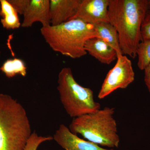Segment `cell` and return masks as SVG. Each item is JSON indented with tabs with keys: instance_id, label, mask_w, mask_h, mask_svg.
Instances as JSON below:
<instances>
[{
	"instance_id": "cell-10",
	"label": "cell",
	"mask_w": 150,
	"mask_h": 150,
	"mask_svg": "<svg viewBox=\"0 0 150 150\" xmlns=\"http://www.w3.org/2000/svg\"><path fill=\"white\" fill-rule=\"evenodd\" d=\"M81 0H50L51 25H59L76 14Z\"/></svg>"
},
{
	"instance_id": "cell-12",
	"label": "cell",
	"mask_w": 150,
	"mask_h": 150,
	"mask_svg": "<svg viewBox=\"0 0 150 150\" xmlns=\"http://www.w3.org/2000/svg\"><path fill=\"white\" fill-rule=\"evenodd\" d=\"M97 38L102 39L114 48L118 56L123 55L119 45L118 33L115 28L109 22L93 25Z\"/></svg>"
},
{
	"instance_id": "cell-20",
	"label": "cell",
	"mask_w": 150,
	"mask_h": 150,
	"mask_svg": "<svg viewBox=\"0 0 150 150\" xmlns=\"http://www.w3.org/2000/svg\"><path fill=\"white\" fill-rule=\"evenodd\" d=\"M148 5H149V8H150V0L148 1Z\"/></svg>"
},
{
	"instance_id": "cell-6",
	"label": "cell",
	"mask_w": 150,
	"mask_h": 150,
	"mask_svg": "<svg viewBox=\"0 0 150 150\" xmlns=\"http://www.w3.org/2000/svg\"><path fill=\"white\" fill-rule=\"evenodd\" d=\"M135 73L131 60L126 56L117 57L114 67L108 73L98 93V98L103 99L118 89H125L134 81Z\"/></svg>"
},
{
	"instance_id": "cell-16",
	"label": "cell",
	"mask_w": 150,
	"mask_h": 150,
	"mask_svg": "<svg viewBox=\"0 0 150 150\" xmlns=\"http://www.w3.org/2000/svg\"><path fill=\"white\" fill-rule=\"evenodd\" d=\"M53 137L51 136H39L35 132L31 134L23 150H37L38 146L43 142L51 141Z\"/></svg>"
},
{
	"instance_id": "cell-18",
	"label": "cell",
	"mask_w": 150,
	"mask_h": 150,
	"mask_svg": "<svg viewBox=\"0 0 150 150\" xmlns=\"http://www.w3.org/2000/svg\"><path fill=\"white\" fill-rule=\"evenodd\" d=\"M8 1L18 14L23 15L30 2V0H8Z\"/></svg>"
},
{
	"instance_id": "cell-14",
	"label": "cell",
	"mask_w": 150,
	"mask_h": 150,
	"mask_svg": "<svg viewBox=\"0 0 150 150\" xmlns=\"http://www.w3.org/2000/svg\"><path fill=\"white\" fill-rule=\"evenodd\" d=\"M27 70L24 61L18 58L7 59L0 67V71L8 78L13 77L17 75L25 77Z\"/></svg>"
},
{
	"instance_id": "cell-8",
	"label": "cell",
	"mask_w": 150,
	"mask_h": 150,
	"mask_svg": "<svg viewBox=\"0 0 150 150\" xmlns=\"http://www.w3.org/2000/svg\"><path fill=\"white\" fill-rule=\"evenodd\" d=\"M53 139L65 150H114L103 149L96 144L81 139L64 124L60 125L53 136Z\"/></svg>"
},
{
	"instance_id": "cell-13",
	"label": "cell",
	"mask_w": 150,
	"mask_h": 150,
	"mask_svg": "<svg viewBox=\"0 0 150 150\" xmlns=\"http://www.w3.org/2000/svg\"><path fill=\"white\" fill-rule=\"evenodd\" d=\"M18 14L8 0H0L1 22L4 28L15 29L21 26Z\"/></svg>"
},
{
	"instance_id": "cell-7",
	"label": "cell",
	"mask_w": 150,
	"mask_h": 150,
	"mask_svg": "<svg viewBox=\"0 0 150 150\" xmlns=\"http://www.w3.org/2000/svg\"><path fill=\"white\" fill-rule=\"evenodd\" d=\"M110 0H81L76 14L71 19H78L91 25L109 22Z\"/></svg>"
},
{
	"instance_id": "cell-1",
	"label": "cell",
	"mask_w": 150,
	"mask_h": 150,
	"mask_svg": "<svg viewBox=\"0 0 150 150\" xmlns=\"http://www.w3.org/2000/svg\"><path fill=\"white\" fill-rule=\"evenodd\" d=\"M149 9L148 0H110L109 23L118 33L123 55L135 59L137 48L143 41L142 26Z\"/></svg>"
},
{
	"instance_id": "cell-21",
	"label": "cell",
	"mask_w": 150,
	"mask_h": 150,
	"mask_svg": "<svg viewBox=\"0 0 150 150\" xmlns=\"http://www.w3.org/2000/svg\"><path fill=\"white\" fill-rule=\"evenodd\" d=\"M0 53H1V52H0Z\"/></svg>"
},
{
	"instance_id": "cell-4",
	"label": "cell",
	"mask_w": 150,
	"mask_h": 150,
	"mask_svg": "<svg viewBox=\"0 0 150 150\" xmlns=\"http://www.w3.org/2000/svg\"><path fill=\"white\" fill-rule=\"evenodd\" d=\"M114 108L105 107L96 112L73 118L69 129L85 139L108 148L118 147L120 138L113 114Z\"/></svg>"
},
{
	"instance_id": "cell-3",
	"label": "cell",
	"mask_w": 150,
	"mask_h": 150,
	"mask_svg": "<svg viewBox=\"0 0 150 150\" xmlns=\"http://www.w3.org/2000/svg\"><path fill=\"white\" fill-rule=\"evenodd\" d=\"M23 106L9 95L0 93V150H23L31 135Z\"/></svg>"
},
{
	"instance_id": "cell-5",
	"label": "cell",
	"mask_w": 150,
	"mask_h": 150,
	"mask_svg": "<svg viewBox=\"0 0 150 150\" xmlns=\"http://www.w3.org/2000/svg\"><path fill=\"white\" fill-rule=\"evenodd\" d=\"M58 84L60 100L71 118L94 113L100 109V104L95 100L93 91L78 83L71 68L65 67L59 72Z\"/></svg>"
},
{
	"instance_id": "cell-2",
	"label": "cell",
	"mask_w": 150,
	"mask_h": 150,
	"mask_svg": "<svg viewBox=\"0 0 150 150\" xmlns=\"http://www.w3.org/2000/svg\"><path fill=\"white\" fill-rule=\"evenodd\" d=\"M40 33L53 51L74 59L85 56L86 42L97 37L92 25L78 19L59 25L42 26Z\"/></svg>"
},
{
	"instance_id": "cell-19",
	"label": "cell",
	"mask_w": 150,
	"mask_h": 150,
	"mask_svg": "<svg viewBox=\"0 0 150 150\" xmlns=\"http://www.w3.org/2000/svg\"><path fill=\"white\" fill-rule=\"evenodd\" d=\"M144 71L145 84L150 93V64Z\"/></svg>"
},
{
	"instance_id": "cell-11",
	"label": "cell",
	"mask_w": 150,
	"mask_h": 150,
	"mask_svg": "<svg viewBox=\"0 0 150 150\" xmlns=\"http://www.w3.org/2000/svg\"><path fill=\"white\" fill-rule=\"evenodd\" d=\"M85 48L87 53L102 64H109L117 59V52L115 49L98 38L88 39Z\"/></svg>"
},
{
	"instance_id": "cell-9",
	"label": "cell",
	"mask_w": 150,
	"mask_h": 150,
	"mask_svg": "<svg viewBox=\"0 0 150 150\" xmlns=\"http://www.w3.org/2000/svg\"><path fill=\"white\" fill-rule=\"evenodd\" d=\"M23 16L22 27H31L36 22L40 23L42 26L51 25L50 1L30 0Z\"/></svg>"
},
{
	"instance_id": "cell-17",
	"label": "cell",
	"mask_w": 150,
	"mask_h": 150,
	"mask_svg": "<svg viewBox=\"0 0 150 150\" xmlns=\"http://www.w3.org/2000/svg\"><path fill=\"white\" fill-rule=\"evenodd\" d=\"M141 31L143 40L150 39V8L148 9L145 15Z\"/></svg>"
},
{
	"instance_id": "cell-15",
	"label": "cell",
	"mask_w": 150,
	"mask_h": 150,
	"mask_svg": "<svg viewBox=\"0 0 150 150\" xmlns=\"http://www.w3.org/2000/svg\"><path fill=\"white\" fill-rule=\"evenodd\" d=\"M137 65L139 69L144 70L150 64V39L143 40L137 48Z\"/></svg>"
}]
</instances>
